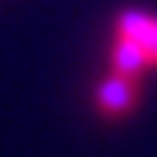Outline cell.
<instances>
[{
    "mask_svg": "<svg viewBox=\"0 0 157 157\" xmlns=\"http://www.w3.org/2000/svg\"><path fill=\"white\" fill-rule=\"evenodd\" d=\"M132 42H138L141 48H144V55L151 58V64H157V19H151L147 23V29L138 35V39H132Z\"/></svg>",
    "mask_w": 157,
    "mask_h": 157,
    "instance_id": "obj_4",
    "label": "cell"
},
{
    "mask_svg": "<svg viewBox=\"0 0 157 157\" xmlns=\"http://www.w3.org/2000/svg\"><path fill=\"white\" fill-rule=\"evenodd\" d=\"M147 64H151V58L144 55V48H141L138 42L119 35L116 48H112V74H122V77H132L135 80Z\"/></svg>",
    "mask_w": 157,
    "mask_h": 157,
    "instance_id": "obj_2",
    "label": "cell"
},
{
    "mask_svg": "<svg viewBox=\"0 0 157 157\" xmlns=\"http://www.w3.org/2000/svg\"><path fill=\"white\" fill-rule=\"evenodd\" d=\"M147 23H151V16H144V13H138V10H125L122 16H119V35H122V39H138V35L147 29Z\"/></svg>",
    "mask_w": 157,
    "mask_h": 157,
    "instance_id": "obj_3",
    "label": "cell"
},
{
    "mask_svg": "<svg viewBox=\"0 0 157 157\" xmlns=\"http://www.w3.org/2000/svg\"><path fill=\"white\" fill-rule=\"evenodd\" d=\"M135 96H138L135 80L132 77H122V74L106 77V80L96 87V106L106 112V116H125V112L135 106Z\"/></svg>",
    "mask_w": 157,
    "mask_h": 157,
    "instance_id": "obj_1",
    "label": "cell"
}]
</instances>
